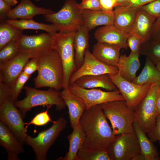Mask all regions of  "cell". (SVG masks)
I'll return each mask as SVG.
<instances>
[{"mask_svg":"<svg viewBox=\"0 0 160 160\" xmlns=\"http://www.w3.org/2000/svg\"><path fill=\"white\" fill-rule=\"evenodd\" d=\"M101 105L86 109L79 124L85 135L83 147L89 149H106L115 137Z\"/></svg>","mask_w":160,"mask_h":160,"instance_id":"1","label":"cell"},{"mask_svg":"<svg viewBox=\"0 0 160 160\" xmlns=\"http://www.w3.org/2000/svg\"><path fill=\"white\" fill-rule=\"evenodd\" d=\"M35 57L37 59L38 72L34 79L35 87H49L58 91L63 88V69L57 52L52 49Z\"/></svg>","mask_w":160,"mask_h":160,"instance_id":"2","label":"cell"},{"mask_svg":"<svg viewBox=\"0 0 160 160\" xmlns=\"http://www.w3.org/2000/svg\"><path fill=\"white\" fill-rule=\"evenodd\" d=\"M101 105L115 135L135 132L133 126L134 110L124 100L112 101Z\"/></svg>","mask_w":160,"mask_h":160,"instance_id":"3","label":"cell"},{"mask_svg":"<svg viewBox=\"0 0 160 160\" xmlns=\"http://www.w3.org/2000/svg\"><path fill=\"white\" fill-rule=\"evenodd\" d=\"M24 88L25 91V97L14 102L23 117L32 108L38 106L54 105L57 111L61 110L67 106L59 91L52 88L46 90H40L27 86Z\"/></svg>","mask_w":160,"mask_h":160,"instance_id":"4","label":"cell"},{"mask_svg":"<svg viewBox=\"0 0 160 160\" xmlns=\"http://www.w3.org/2000/svg\"><path fill=\"white\" fill-rule=\"evenodd\" d=\"M82 10L75 0H66L58 12L44 16L46 20L55 25L59 32H72L84 26Z\"/></svg>","mask_w":160,"mask_h":160,"instance_id":"5","label":"cell"},{"mask_svg":"<svg viewBox=\"0 0 160 160\" xmlns=\"http://www.w3.org/2000/svg\"><path fill=\"white\" fill-rule=\"evenodd\" d=\"M75 32H59L54 35L53 49L58 54L63 69V88H68L70 77L77 70L73 47Z\"/></svg>","mask_w":160,"mask_h":160,"instance_id":"6","label":"cell"},{"mask_svg":"<svg viewBox=\"0 0 160 160\" xmlns=\"http://www.w3.org/2000/svg\"><path fill=\"white\" fill-rule=\"evenodd\" d=\"M160 81L152 84L146 96L134 110V121L146 133L155 127L158 113L156 105V96Z\"/></svg>","mask_w":160,"mask_h":160,"instance_id":"7","label":"cell"},{"mask_svg":"<svg viewBox=\"0 0 160 160\" xmlns=\"http://www.w3.org/2000/svg\"><path fill=\"white\" fill-rule=\"evenodd\" d=\"M52 126L39 133L36 137L28 135L25 141L33 149L36 159H47V152L60 133L65 128L67 121L63 116L53 121Z\"/></svg>","mask_w":160,"mask_h":160,"instance_id":"8","label":"cell"},{"mask_svg":"<svg viewBox=\"0 0 160 160\" xmlns=\"http://www.w3.org/2000/svg\"><path fill=\"white\" fill-rule=\"evenodd\" d=\"M106 149L111 160H134L140 154L135 132L116 135L114 140Z\"/></svg>","mask_w":160,"mask_h":160,"instance_id":"9","label":"cell"},{"mask_svg":"<svg viewBox=\"0 0 160 160\" xmlns=\"http://www.w3.org/2000/svg\"><path fill=\"white\" fill-rule=\"evenodd\" d=\"M23 117L20 111L17 108L14 102L11 98L0 105V121L7 126L22 143L25 142L28 135Z\"/></svg>","mask_w":160,"mask_h":160,"instance_id":"10","label":"cell"},{"mask_svg":"<svg viewBox=\"0 0 160 160\" xmlns=\"http://www.w3.org/2000/svg\"><path fill=\"white\" fill-rule=\"evenodd\" d=\"M108 75L127 104L134 110L147 95L152 85L135 83L123 78L119 73Z\"/></svg>","mask_w":160,"mask_h":160,"instance_id":"11","label":"cell"},{"mask_svg":"<svg viewBox=\"0 0 160 160\" xmlns=\"http://www.w3.org/2000/svg\"><path fill=\"white\" fill-rule=\"evenodd\" d=\"M68 88L71 92L84 100L86 109L112 101L124 100L118 89L105 91L96 88L85 89L79 87L75 83L70 84Z\"/></svg>","mask_w":160,"mask_h":160,"instance_id":"12","label":"cell"},{"mask_svg":"<svg viewBox=\"0 0 160 160\" xmlns=\"http://www.w3.org/2000/svg\"><path fill=\"white\" fill-rule=\"evenodd\" d=\"M55 35L48 33L32 35L22 33L15 40L18 51L31 53L34 57L52 49Z\"/></svg>","mask_w":160,"mask_h":160,"instance_id":"13","label":"cell"},{"mask_svg":"<svg viewBox=\"0 0 160 160\" xmlns=\"http://www.w3.org/2000/svg\"><path fill=\"white\" fill-rule=\"evenodd\" d=\"M118 73L117 67L108 65L101 63L94 56L88 49L85 52L82 64L71 75L69 85L74 83L77 79L84 76L103 74L115 75Z\"/></svg>","mask_w":160,"mask_h":160,"instance_id":"14","label":"cell"},{"mask_svg":"<svg viewBox=\"0 0 160 160\" xmlns=\"http://www.w3.org/2000/svg\"><path fill=\"white\" fill-rule=\"evenodd\" d=\"M33 57L31 53L19 52L12 59L0 65V79L10 87L22 72L27 63Z\"/></svg>","mask_w":160,"mask_h":160,"instance_id":"15","label":"cell"},{"mask_svg":"<svg viewBox=\"0 0 160 160\" xmlns=\"http://www.w3.org/2000/svg\"><path fill=\"white\" fill-rule=\"evenodd\" d=\"M97 42L116 45L121 49H127L128 34L114 25H105L97 28L94 35Z\"/></svg>","mask_w":160,"mask_h":160,"instance_id":"16","label":"cell"},{"mask_svg":"<svg viewBox=\"0 0 160 160\" xmlns=\"http://www.w3.org/2000/svg\"><path fill=\"white\" fill-rule=\"evenodd\" d=\"M61 95L68 110L71 126L73 129L79 123L80 118L86 109L84 100L79 96L70 92L69 88H63Z\"/></svg>","mask_w":160,"mask_h":160,"instance_id":"17","label":"cell"},{"mask_svg":"<svg viewBox=\"0 0 160 160\" xmlns=\"http://www.w3.org/2000/svg\"><path fill=\"white\" fill-rule=\"evenodd\" d=\"M55 12L50 8L38 7L30 0H21L17 6L11 9L7 14V18L11 20L32 19L34 16L37 15H44Z\"/></svg>","mask_w":160,"mask_h":160,"instance_id":"18","label":"cell"},{"mask_svg":"<svg viewBox=\"0 0 160 160\" xmlns=\"http://www.w3.org/2000/svg\"><path fill=\"white\" fill-rule=\"evenodd\" d=\"M114 8V25L128 34L134 25L140 7L117 6Z\"/></svg>","mask_w":160,"mask_h":160,"instance_id":"19","label":"cell"},{"mask_svg":"<svg viewBox=\"0 0 160 160\" xmlns=\"http://www.w3.org/2000/svg\"><path fill=\"white\" fill-rule=\"evenodd\" d=\"M23 143L8 127L0 121V144L6 150L8 160H18V155L23 151Z\"/></svg>","mask_w":160,"mask_h":160,"instance_id":"20","label":"cell"},{"mask_svg":"<svg viewBox=\"0 0 160 160\" xmlns=\"http://www.w3.org/2000/svg\"><path fill=\"white\" fill-rule=\"evenodd\" d=\"M121 49L114 45L97 42L93 46L92 54L101 63L108 65L117 67Z\"/></svg>","mask_w":160,"mask_h":160,"instance_id":"21","label":"cell"},{"mask_svg":"<svg viewBox=\"0 0 160 160\" xmlns=\"http://www.w3.org/2000/svg\"><path fill=\"white\" fill-rule=\"evenodd\" d=\"M82 15L84 26L89 31L97 26L114 25L113 10L106 12L84 9L82 10Z\"/></svg>","mask_w":160,"mask_h":160,"instance_id":"22","label":"cell"},{"mask_svg":"<svg viewBox=\"0 0 160 160\" xmlns=\"http://www.w3.org/2000/svg\"><path fill=\"white\" fill-rule=\"evenodd\" d=\"M139 56V54L132 52L128 56L126 54L120 56L117 67L123 78L132 81L136 77V73L140 66Z\"/></svg>","mask_w":160,"mask_h":160,"instance_id":"23","label":"cell"},{"mask_svg":"<svg viewBox=\"0 0 160 160\" xmlns=\"http://www.w3.org/2000/svg\"><path fill=\"white\" fill-rule=\"evenodd\" d=\"M74 83L85 89L100 87L108 91L118 90L108 74L84 76L78 78Z\"/></svg>","mask_w":160,"mask_h":160,"instance_id":"24","label":"cell"},{"mask_svg":"<svg viewBox=\"0 0 160 160\" xmlns=\"http://www.w3.org/2000/svg\"><path fill=\"white\" fill-rule=\"evenodd\" d=\"M156 19L140 7L135 23L130 33L138 35L143 43L151 38L152 28Z\"/></svg>","mask_w":160,"mask_h":160,"instance_id":"25","label":"cell"},{"mask_svg":"<svg viewBox=\"0 0 160 160\" xmlns=\"http://www.w3.org/2000/svg\"><path fill=\"white\" fill-rule=\"evenodd\" d=\"M133 126L140 145V154L144 160H160L159 153L156 147L147 136V133L135 122Z\"/></svg>","mask_w":160,"mask_h":160,"instance_id":"26","label":"cell"},{"mask_svg":"<svg viewBox=\"0 0 160 160\" xmlns=\"http://www.w3.org/2000/svg\"><path fill=\"white\" fill-rule=\"evenodd\" d=\"M89 31L84 26L75 32L73 40L75 61L77 69L82 64L85 52L89 49Z\"/></svg>","mask_w":160,"mask_h":160,"instance_id":"27","label":"cell"},{"mask_svg":"<svg viewBox=\"0 0 160 160\" xmlns=\"http://www.w3.org/2000/svg\"><path fill=\"white\" fill-rule=\"evenodd\" d=\"M69 143V148L65 156L57 160H77L78 153L83 146L85 135L79 124L73 129V131L67 136Z\"/></svg>","mask_w":160,"mask_h":160,"instance_id":"28","label":"cell"},{"mask_svg":"<svg viewBox=\"0 0 160 160\" xmlns=\"http://www.w3.org/2000/svg\"><path fill=\"white\" fill-rule=\"evenodd\" d=\"M7 23L22 31L25 29L43 30L55 35L59 31L57 28L54 25L47 24L36 22L33 19H6Z\"/></svg>","mask_w":160,"mask_h":160,"instance_id":"29","label":"cell"},{"mask_svg":"<svg viewBox=\"0 0 160 160\" xmlns=\"http://www.w3.org/2000/svg\"><path fill=\"white\" fill-rule=\"evenodd\" d=\"M160 81V73L156 65L146 57L144 66L140 74L132 81L139 85L152 84Z\"/></svg>","mask_w":160,"mask_h":160,"instance_id":"30","label":"cell"},{"mask_svg":"<svg viewBox=\"0 0 160 160\" xmlns=\"http://www.w3.org/2000/svg\"><path fill=\"white\" fill-rule=\"evenodd\" d=\"M139 53L146 56L156 65L160 61V42L150 38L142 44Z\"/></svg>","mask_w":160,"mask_h":160,"instance_id":"31","label":"cell"},{"mask_svg":"<svg viewBox=\"0 0 160 160\" xmlns=\"http://www.w3.org/2000/svg\"><path fill=\"white\" fill-rule=\"evenodd\" d=\"M22 31L5 21H0V49L9 42L17 39L22 34Z\"/></svg>","mask_w":160,"mask_h":160,"instance_id":"32","label":"cell"},{"mask_svg":"<svg viewBox=\"0 0 160 160\" xmlns=\"http://www.w3.org/2000/svg\"><path fill=\"white\" fill-rule=\"evenodd\" d=\"M77 160H111L106 149H89L82 147L79 150Z\"/></svg>","mask_w":160,"mask_h":160,"instance_id":"33","label":"cell"},{"mask_svg":"<svg viewBox=\"0 0 160 160\" xmlns=\"http://www.w3.org/2000/svg\"><path fill=\"white\" fill-rule=\"evenodd\" d=\"M0 50V65L12 59L19 52L15 40L9 42Z\"/></svg>","mask_w":160,"mask_h":160,"instance_id":"34","label":"cell"},{"mask_svg":"<svg viewBox=\"0 0 160 160\" xmlns=\"http://www.w3.org/2000/svg\"><path fill=\"white\" fill-rule=\"evenodd\" d=\"M30 76L22 72L14 84L10 87V97L14 102L17 100V98L24 88L25 84Z\"/></svg>","mask_w":160,"mask_h":160,"instance_id":"35","label":"cell"},{"mask_svg":"<svg viewBox=\"0 0 160 160\" xmlns=\"http://www.w3.org/2000/svg\"><path fill=\"white\" fill-rule=\"evenodd\" d=\"M143 43L142 39L137 34L130 33L128 34L127 44L131 52L135 54H139V51Z\"/></svg>","mask_w":160,"mask_h":160,"instance_id":"36","label":"cell"},{"mask_svg":"<svg viewBox=\"0 0 160 160\" xmlns=\"http://www.w3.org/2000/svg\"><path fill=\"white\" fill-rule=\"evenodd\" d=\"M51 106H47V110L45 111L39 113L35 116L31 121L26 124L25 127L27 129V126L31 124H32L37 126H44L50 121H51L50 117L48 113V109Z\"/></svg>","mask_w":160,"mask_h":160,"instance_id":"37","label":"cell"},{"mask_svg":"<svg viewBox=\"0 0 160 160\" xmlns=\"http://www.w3.org/2000/svg\"><path fill=\"white\" fill-rule=\"evenodd\" d=\"M140 7L156 18L160 17V0H155Z\"/></svg>","mask_w":160,"mask_h":160,"instance_id":"38","label":"cell"},{"mask_svg":"<svg viewBox=\"0 0 160 160\" xmlns=\"http://www.w3.org/2000/svg\"><path fill=\"white\" fill-rule=\"evenodd\" d=\"M79 4L82 10H102L100 0H82Z\"/></svg>","mask_w":160,"mask_h":160,"instance_id":"39","label":"cell"},{"mask_svg":"<svg viewBox=\"0 0 160 160\" xmlns=\"http://www.w3.org/2000/svg\"><path fill=\"white\" fill-rule=\"evenodd\" d=\"M156 121L155 127L147 134L148 138L153 142L158 141L160 143V115H158L157 116Z\"/></svg>","mask_w":160,"mask_h":160,"instance_id":"40","label":"cell"},{"mask_svg":"<svg viewBox=\"0 0 160 160\" xmlns=\"http://www.w3.org/2000/svg\"><path fill=\"white\" fill-rule=\"evenodd\" d=\"M38 64L36 57H34L27 63L23 68V72L30 76L37 71Z\"/></svg>","mask_w":160,"mask_h":160,"instance_id":"41","label":"cell"},{"mask_svg":"<svg viewBox=\"0 0 160 160\" xmlns=\"http://www.w3.org/2000/svg\"><path fill=\"white\" fill-rule=\"evenodd\" d=\"M10 97V88L0 79V105Z\"/></svg>","mask_w":160,"mask_h":160,"instance_id":"42","label":"cell"},{"mask_svg":"<svg viewBox=\"0 0 160 160\" xmlns=\"http://www.w3.org/2000/svg\"><path fill=\"white\" fill-rule=\"evenodd\" d=\"M155 0H129L118 6L129 7H140Z\"/></svg>","mask_w":160,"mask_h":160,"instance_id":"43","label":"cell"},{"mask_svg":"<svg viewBox=\"0 0 160 160\" xmlns=\"http://www.w3.org/2000/svg\"><path fill=\"white\" fill-rule=\"evenodd\" d=\"M151 38L160 42V17L156 18L153 24Z\"/></svg>","mask_w":160,"mask_h":160,"instance_id":"44","label":"cell"},{"mask_svg":"<svg viewBox=\"0 0 160 160\" xmlns=\"http://www.w3.org/2000/svg\"><path fill=\"white\" fill-rule=\"evenodd\" d=\"M101 10L106 12L113 11L116 5L117 0H100Z\"/></svg>","mask_w":160,"mask_h":160,"instance_id":"45","label":"cell"},{"mask_svg":"<svg viewBox=\"0 0 160 160\" xmlns=\"http://www.w3.org/2000/svg\"><path fill=\"white\" fill-rule=\"evenodd\" d=\"M11 9V6L2 0H0V19L3 20L7 18L8 13Z\"/></svg>","mask_w":160,"mask_h":160,"instance_id":"46","label":"cell"},{"mask_svg":"<svg viewBox=\"0 0 160 160\" xmlns=\"http://www.w3.org/2000/svg\"><path fill=\"white\" fill-rule=\"evenodd\" d=\"M156 105L158 114L160 115V86L158 88L156 92Z\"/></svg>","mask_w":160,"mask_h":160,"instance_id":"47","label":"cell"},{"mask_svg":"<svg viewBox=\"0 0 160 160\" xmlns=\"http://www.w3.org/2000/svg\"><path fill=\"white\" fill-rule=\"evenodd\" d=\"M10 6H12L16 5L18 2L17 0H2Z\"/></svg>","mask_w":160,"mask_h":160,"instance_id":"48","label":"cell"},{"mask_svg":"<svg viewBox=\"0 0 160 160\" xmlns=\"http://www.w3.org/2000/svg\"><path fill=\"white\" fill-rule=\"evenodd\" d=\"M129 0H117L116 4L115 7L126 2Z\"/></svg>","mask_w":160,"mask_h":160,"instance_id":"49","label":"cell"},{"mask_svg":"<svg viewBox=\"0 0 160 160\" xmlns=\"http://www.w3.org/2000/svg\"><path fill=\"white\" fill-rule=\"evenodd\" d=\"M155 65L157 68L160 73V61L158 62Z\"/></svg>","mask_w":160,"mask_h":160,"instance_id":"50","label":"cell"},{"mask_svg":"<svg viewBox=\"0 0 160 160\" xmlns=\"http://www.w3.org/2000/svg\"><path fill=\"white\" fill-rule=\"evenodd\" d=\"M41 0H35L36 2H38L40 1Z\"/></svg>","mask_w":160,"mask_h":160,"instance_id":"51","label":"cell"}]
</instances>
